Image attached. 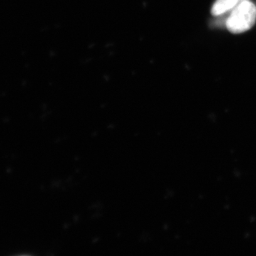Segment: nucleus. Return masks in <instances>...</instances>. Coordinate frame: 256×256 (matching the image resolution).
Listing matches in <instances>:
<instances>
[{"mask_svg": "<svg viewBox=\"0 0 256 256\" xmlns=\"http://www.w3.org/2000/svg\"><path fill=\"white\" fill-rule=\"evenodd\" d=\"M256 21V6L248 0H246L232 10L226 25L232 33L242 34L250 30Z\"/></svg>", "mask_w": 256, "mask_h": 256, "instance_id": "1", "label": "nucleus"}, {"mask_svg": "<svg viewBox=\"0 0 256 256\" xmlns=\"http://www.w3.org/2000/svg\"><path fill=\"white\" fill-rule=\"evenodd\" d=\"M244 1L246 0H216L212 6V14L214 16H220L234 10Z\"/></svg>", "mask_w": 256, "mask_h": 256, "instance_id": "2", "label": "nucleus"}]
</instances>
